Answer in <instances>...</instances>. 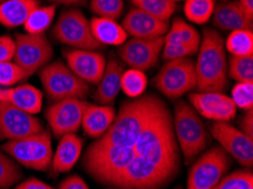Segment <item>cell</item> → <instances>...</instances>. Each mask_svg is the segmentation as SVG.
Returning a JSON list of instances; mask_svg holds the SVG:
<instances>
[{
  "label": "cell",
  "instance_id": "obj_18",
  "mask_svg": "<svg viewBox=\"0 0 253 189\" xmlns=\"http://www.w3.org/2000/svg\"><path fill=\"white\" fill-rule=\"evenodd\" d=\"M67 66L87 84H99L106 68V58L92 50L66 49L64 51Z\"/></svg>",
  "mask_w": 253,
  "mask_h": 189
},
{
  "label": "cell",
  "instance_id": "obj_47",
  "mask_svg": "<svg viewBox=\"0 0 253 189\" xmlns=\"http://www.w3.org/2000/svg\"><path fill=\"white\" fill-rule=\"evenodd\" d=\"M3 1H6V0H0V3H1V2H3Z\"/></svg>",
  "mask_w": 253,
  "mask_h": 189
},
{
  "label": "cell",
  "instance_id": "obj_5",
  "mask_svg": "<svg viewBox=\"0 0 253 189\" xmlns=\"http://www.w3.org/2000/svg\"><path fill=\"white\" fill-rule=\"evenodd\" d=\"M172 127L184 161L186 164H191L208 144V132L205 123L191 104L179 101L175 104Z\"/></svg>",
  "mask_w": 253,
  "mask_h": 189
},
{
  "label": "cell",
  "instance_id": "obj_48",
  "mask_svg": "<svg viewBox=\"0 0 253 189\" xmlns=\"http://www.w3.org/2000/svg\"><path fill=\"white\" fill-rule=\"evenodd\" d=\"M113 189H120V188H113Z\"/></svg>",
  "mask_w": 253,
  "mask_h": 189
},
{
  "label": "cell",
  "instance_id": "obj_33",
  "mask_svg": "<svg viewBox=\"0 0 253 189\" xmlns=\"http://www.w3.org/2000/svg\"><path fill=\"white\" fill-rule=\"evenodd\" d=\"M228 76L236 83H253V56H232Z\"/></svg>",
  "mask_w": 253,
  "mask_h": 189
},
{
  "label": "cell",
  "instance_id": "obj_14",
  "mask_svg": "<svg viewBox=\"0 0 253 189\" xmlns=\"http://www.w3.org/2000/svg\"><path fill=\"white\" fill-rule=\"evenodd\" d=\"M165 45V38L126 40L118 49V56L123 63L132 69L147 72L157 65Z\"/></svg>",
  "mask_w": 253,
  "mask_h": 189
},
{
  "label": "cell",
  "instance_id": "obj_45",
  "mask_svg": "<svg viewBox=\"0 0 253 189\" xmlns=\"http://www.w3.org/2000/svg\"><path fill=\"white\" fill-rule=\"evenodd\" d=\"M52 5H65V6H78L85 5L86 0H48Z\"/></svg>",
  "mask_w": 253,
  "mask_h": 189
},
{
  "label": "cell",
  "instance_id": "obj_32",
  "mask_svg": "<svg viewBox=\"0 0 253 189\" xmlns=\"http://www.w3.org/2000/svg\"><path fill=\"white\" fill-rule=\"evenodd\" d=\"M135 8L145 11L164 22H168L176 10V3L170 0H131Z\"/></svg>",
  "mask_w": 253,
  "mask_h": 189
},
{
  "label": "cell",
  "instance_id": "obj_17",
  "mask_svg": "<svg viewBox=\"0 0 253 189\" xmlns=\"http://www.w3.org/2000/svg\"><path fill=\"white\" fill-rule=\"evenodd\" d=\"M190 104L197 113L213 121H231L236 115V106L231 96L220 92H198L189 95Z\"/></svg>",
  "mask_w": 253,
  "mask_h": 189
},
{
  "label": "cell",
  "instance_id": "obj_29",
  "mask_svg": "<svg viewBox=\"0 0 253 189\" xmlns=\"http://www.w3.org/2000/svg\"><path fill=\"white\" fill-rule=\"evenodd\" d=\"M225 48L232 56H253V32L250 30L231 32L226 38Z\"/></svg>",
  "mask_w": 253,
  "mask_h": 189
},
{
  "label": "cell",
  "instance_id": "obj_7",
  "mask_svg": "<svg viewBox=\"0 0 253 189\" xmlns=\"http://www.w3.org/2000/svg\"><path fill=\"white\" fill-rule=\"evenodd\" d=\"M44 93L53 102L66 99H82L89 95L90 86L61 61L45 65L40 69Z\"/></svg>",
  "mask_w": 253,
  "mask_h": 189
},
{
  "label": "cell",
  "instance_id": "obj_37",
  "mask_svg": "<svg viewBox=\"0 0 253 189\" xmlns=\"http://www.w3.org/2000/svg\"><path fill=\"white\" fill-rule=\"evenodd\" d=\"M30 76L13 61H0V86H11Z\"/></svg>",
  "mask_w": 253,
  "mask_h": 189
},
{
  "label": "cell",
  "instance_id": "obj_15",
  "mask_svg": "<svg viewBox=\"0 0 253 189\" xmlns=\"http://www.w3.org/2000/svg\"><path fill=\"white\" fill-rule=\"evenodd\" d=\"M89 102L82 99H66L53 102L45 111V119L57 137L75 134L82 125V118Z\"/></svg>",
  "mask_w": 253,
  "mask_h": 189
},
{
  "label": "cell",
  "instance_id": "obj_20",
  "mask_svg": "<svg viewBox=\"0 0 253 189\" xmlns=\"http://www.w3.org/2000/svg\"><path fill=\"white\" fill-rule=\"evenodd\" d=\"M0 102L26 111L31 114L39 113L43 103V94L36 86L23 84L20 86H0Z\"/></svg>",
  "mask_w": 253,
  "mask_h": 189
},
{
  "label": "cell",
  "instance_id": "obj_3",
  "mask_svg": "<svg viewBox=\"0 0 253 189\" xmlns=\"http://www.w3.org/2000/svg\"><path fill=\"white\" fill-rule=\"evenodd\" d=\"M195 63L199 92H223L228 85V61L223 37L213 29H205Z\"/></svg>",
  "mask_w": 253,
  "mask_h": 189
},
{
  "label": "cell",
  "instance_id": "obj_28",
  "mask_svg": "<svg viewBox=\"0 0 253 189\" xmlns=\"http://www.w3.org/2000/svg\"><path fill=\"white\" fill-rule=\"evenodd\" d=\"M56 16V6L37 7L24 23V29L29 34H44Z\"/></svg>",
  "mask_w": 253,
  "mask_h": 189
},
{
  "label": "cell",
  "instance_id": "obj_25",
  "mask_svg": "<svg viewBox=\"0 0 253 189\" xmlns=\"http://www.w3.org/2000/svg\"><path fill=\"white\" fill-rule=\"evenodd\" d=\"M37 7L38 0H6L0 3V24L8 29L24 25Z\"/></svg>",
  "mask_w": 253,
  "mask_h": 189
},
{
  "label": "cell",
  "instance_id": "obj_34",
  "mask_svg": "<svg viewBox=\"0 0 253 189\" xmlns=\"http://www.w3.org/2000/svg\"><path fill=\"white\" fill-rule=\"evenodd\" d=\"M23 171L13 157L0 151V189H9L22 179Z\"/></svg>",
  "mask_w": 253,
  "mask_h": 189
},
{
  "label": "cell",
  "instance_id": "obj_8",
  "mask_svg": "<svg viewBox=\"0 0 253 189\" xmlns=\"http://www.w3.org/2000/svg\"><path fill=\"white\" fill-rule=\"evenodd\" d=\"M52 37L61 44L73 49L95 51L103 48L92 34L90 21L80 9L63 11L52 28Z\"/></svg>",
  "mask_w": 253,
  "mask_h": 189
},
{
  "label": "cell",
  "instance_id": "obj_11",
  "mask_svg": "<svg viewBox=\"0 0 253 189\" xmlns=\"http://www.w3.org/2000/svg\"><path fill=\"white\" fill-rule=\"evenodd\" d=\"M174 176L163 170L152 162L139 155L132 160L109 186L120 189H160L169 183Z\"/></svg>",
  "mask_w": 253,
  "mask_h": 189
},
{
  "label": "cell",
  "instance_id": "obj_44",
  "mask_svg": "<svg viewBox=\"0 0 253 189\" xmlns=\"http://www.w3.org/2000/svg\"><path fill=\"white\" fill-rule=\"evenodd\" d=\"M247 16L253 21V0H237Z\"/></svg>",
  "mask_w": 253,
  "mask_h": 189
},
{
  "label": "cell",
  "instance_id": "obj_39",
  "mask_svg": "<svg viewBox=\"0 0 253 189\" xmlns=\"http://www.w3.org/2000/svg\"><path fill=\"white\" fill-rule=\"evenodd\" d=\"M197 52H198L197 49L191 48L189 45L165 43L162 51V57L165 61H170V60L181 59V58L190 57Z\"/></svg>",
  "mask_w": 253,
  "mask_h": 189
},
{
  "label": "cell",
  "instance_id": "obj_10",
  "mask_svg": "<svg viewBox=\"0 0 253 189\" xmlns=\"http://www.w3.org/2000/svg\"><path fill=\"white\" fill-rule=\"evenodd\" d=\"M232 160L220 146H212L194 162L187 177V189H213L224 178Z\"/></svg>",
  "mask_w": 253,
  "mask_h": 189
},
{
  "label": "cell",
  "instance_id": "obj_35",
  "mask_svg": "<svg viewBox=\"0 0 253 189\" xmlns=\"http://www.w3.org/2000/svg\"><path fill=\"white\" fill-rule=\"evenodd\" d=\"M213 189H253L252 169L244 168L229 173Z\"/></svg>",
  "mask_w": 253,
  "mask_h": 189
},
{
  "label": "cell",
  "instance_id": "obj_43",
  "mask_svg": "<svg viewBox=\"0 0 253 189\" xmlns=\"http://www.w3.org/2000/svg\"><path fill=\"white\" fill-rule=\"evenodd\" d=\"M15 189H55L50 185L43 183L37 178H29L23 181L20 185H17Z\"/></svg>",
  "mask_w": 253,
  "mask_h": 189
},
{
  "label": "cell",
  "instance_id": "obj_21",
  "mask_svg": "<svg viewBox=\"0 0 253 189\" xmlns=\"http://www.w3.org/2000/svg\"><path fill=\"white\" fill-rule=\"evenodd\" d=\"M212 23L218 30L226 32L253 29V21L245 15L237 0L221 2L214 7Z\"/></svg>",
  "mask_w": 253,
  "mask_h": 189
},
{
  "label": "cell",
  "instance_id": "obj_9",
  "mask_svg": "<svg viewBox=\"0 0 253 189\" xmlns=\"http://www.w3.org/2000/svg\"><path fill=\"white\" fill-rule=\"evenodd\" d=\"M152 84L168 99L181 98L197 86L195 63L190 57L166 61Z\"/></svg>",
  "mask_w": 253,
  "mask_h": 189
},
{
  "label": "cell",
  "instance_id": "obj_36",
  "mask_svg": "<svg viewBox=\"0 0 253 189\" xmlns=\"http://www.w3.org/2000/svg\"><path fill=\"white\" fill-rule=\"evenodd\" d=\"M90 9L97 17L112 18L116 21L124 10V0H91Z\"/></svg>",
  "mask_w": 253,
  "mask_h": 189
},
{
  "label": "cell",
  "instance_id": "obj_38",
  "mask_svg": "<svg viewBox=\"0 0 253 189\" xmlns=\"http://www.w3.org/2000/svg\"><path fill=\"white\" fill-rule=\"evenodd\" d=\"M231 99L236 108L245 111L253 109V83H236Z\"/></svg>",
  "mask_w": 253,
  "mask_h": 189
},
{
  "label": "cell",
  "instance_id": "obj_30",
  "mask_svg": "<svg viewBox=\"0 0 253 189\" xmlns=\"http://www.w3.org/2000/svg\"><path fill=\"white\" fill-rule=\"evenodd\" d=\"M214 0H186L184 5V14L190 22L195 24H206L212 17Z\"/></svg>",
  "mask_w": 253,
  "mask_h": 189
},
{
  "label": "cell",
  "instance_id": "obj_26",
  "mask_svg": "<svg viewBox=\"0 0 253 189\" xmlns=\"http://www.w3.org/2000/svg\"><path fill=\"white\" fill-rule=\"evenodd\" d=\"M90 26L95 40L102 45H122L128 38L123 26L112 18L93 17Z\"/></svg>",
  "mask_w": 253,
  "mask_h": 189
},
{
  "label": "cell",
  "instance_id": "obj_13",
  "mask_svg": "<svg viewBox=\"0 0 253 189\" xmlns=\"http://www.w3.org/2000/svg\"><path fill=\"white\" fill-rule=\"evenodd\" d=\"M210 133L220 148L235 159L243 168L253 165V138L249 137L228 121H213Z\"/></svg>",
  "mask_w": 253,
  "mask_h": 189
},
{
  "label": "cell",
  "instance_id": "obj_40",
  "mask_svg": "<svg viewBox=\"0 0 253 189\" xmlns=\"http://www.w3.org/2000/svg\"><path fill=\"white\" fill-rule=\"evenodd\" d=\"M16 44L9 36L0 37V61H13Z\"/></svg>",
  "mask_w": 253,
  "mask_h": 189
},
{
  "label": "cell",
  "instance_id": "obj_6",
  "mask_svg": "<svg viewBox=\"0 0 253 189\" xmlns=\"http://www.w3.org/2000/svg\"><path fill=\"white\" fill-rule=\"evenodd\" d=\"M1 150L10 157L25 168L37 171H47L51 167L52 143L49 130L39 134L8 141L2 145Z\"/></svg>",
  "mask_w": 253,
  "mask_h": 189
},
{
  "label": "cell",
  "instance_id": "obj_31",
  "mask_svg": "<svg viewBox=\"0 0 253 189\" xmlns=\"http://www.w3.org/2000/svg\"><path fill=\"white\" fill-rule=\"evenodd\" d=\"M148 78L144 72L137 69H128L123 73L121 79V90L129 98H139L147 90Z\"/></svg>",
  "mask_w": 253,
  "mask_h": 189
},
{
  "label": "cell",
  "instance_id": "obj_4",
  "mask_svg": "<svg viewBox=\"0 0 253 189\" xmlns=\"http://www.w3.org/2000/svg\"><path fill=\"white\" fill-rule=\"evenodd\" d=\"M134 148L92 143L83 156L82 165L98 183L109 186L115 177L131 163L135 157Z\"/></svg>",
  "mask_w": 253,
  "mask_h": 189
},
{
  "label": "cell",
  "instance_id": "obj_12",
  "mask_svg": "<svg viewBox=\"0 0 253 189\" xmlns=\"http://www.w3.org/2000/svg\"><path fill=\"white\" fill-rule=\"evenodd\" d=\"M14 63L30 75L48 65L53 57L52 45L44 34H16Z\"/></svg>",
  "mask_w": 253,
  "mask_h": 189
},
{
  "label": "cell",
  "instance_id": "obj_19",
  "mask_svg": "<svg viewBox=\"0 0 253 189\" xmlns=\"http://www.w3.org/2000/svg\"><path fill=\"white\" fill-rule=\"evenodd\" d=\"M123 29L132 38H153L166 36L169 24L145 11L133 8L123 19Z\"/></svg>",
  "mask_w": 253,
  "mask_h": 189
},
{
  "label": "cell",
  "instance_id": "obj_16",
  "mask_svg": "<svg viewBox=\"0 0 253 189\" xmlns=\"http://www.w3.org/2000/svg\"><path fill=\"white\" fill-rule=\"evenodd\" d=\"M43 130V123L34 114L0 102V141L21 140Z\"/></svg>",
  "mask_w": 253,
  "mask_h": 189
},
{
  "label": "cell",
  "instance_id": "obj_1",
  "mask_svg": "<svg viewBox=\"0 0 253 189\" xmlns=\"http://www.w3.org/2000/svg\"><path fill=\"white\" fill-rule=\"evenodd\" d=\"M133 148L136 155L176 176L179 168L178 145L171 115L164 102L145 126Z\"/></svg>",
  "mask_w": 253,
  "mask_h": 189
},
{
  "label": "cell",
  "instance_id": "obj_49",
  "mask_svg": "<svg viewBox=\"0 0 253 189\" xmlns=\"http://www.w3.org/2000/svg\"><path fill=\"white\" fill-rule=\"evenodd\" d=\"M178 189H181V188H178Z\"/></svg>",
  "mask_w": 253,
  "mask_h": 189
},
{
  "label": "cell",
  "instance_id": "obj_2",
  "mask_svg": "<svg viewBox=\"0 0 253 189\" xmlns=\"http://www.w3.org/2000/svg\"><path fill=\"white\" fill-rule=\"evenodd\" d=\"M162 103V100L153 94L141 95L133 101L125 102L108 130L97 142L133 148Z\"/></svg>",
  "mask_w": 253,
  "mask_h": 189
},
{
  "label": "cell",
  "instance_id": "obj_42",
  "mask_svg": "<svg viewBox=\"0 0 253 189\" xmlns=\"http://www.w3.org/2000/svg\"><path fill=\"white\" fill-rule=\"evenodd\" d=\"M240 130L243 132L249 137L253 138V111L248 110L240 119Z\"/></svg>",
  "mask_w": 253,
  "mask_h": 189
},
{
  "label": "cell",
  "instance_id": "obj_24",
  "mask_svg": "<svg viewBox=\"0 0 253 189\" xmlns=\"http://www.w3.org/2000/svg\"><path fill=\"white\" fill-rule=\"evenodd\" d=\"M116 118V111L112 106L90 104L82 118V127L87 136L99 138L105 134Z\"/></svg>",
  "mask_w": 253,
  "mask_h": 189
},
{
  "label": "cell",
  "instance_id": "obj_22",
  "mask_svg": "<svg viewBox=\"0 0 253 189\" xmlns=\"http://www.w3.org/2000/svg\"><path fill=\"white\" fill-rule=\"evenodd\" d=\"M124 72V66L121 61L115 57L110 58L94 93L95 101L102 106L114 104L121 91V79Z\"/></svg>",
  "mask_w": 253,
  "mask_h": 189
},
{
  "label": "cell",
  "instance_id": "obj_27",
  "mask_svg": "<svg viewBox=\"0 0 253 189\" xmlns=\"http://www.w3.org/2000/svg\"><path fill=\"white\" fill-rule=\"evenodd\" d=\"M165 38V43L189 45L191 48L199 49L201 41L200 33L192 25L183 21L182 18H175L171 26L168 29Z\"/></svg>",
  "mask_w": 253,
  "mask_h": 189
},
{
  "label": "cell",
  "instance_id": "obj_46",
  "mask_svg": "<svg viewBox=\"0 0 253 189\" xmlns=\"http://www.w3.org/2000/svg\"><path fill=\"white\" fill-rule=\"evenodd\" d=\"M172 2H176V1H182V0H170Z\"/></svg>",
  "mask_w": 253,
  "mask_h": 189
},
{
  "label": "cell",
  "instance_id": "obj_41",
  "mask_svg": "<svg viewBox=\"0 0 253 189\" xmlns=\"http://www.w3.org/2000/svg\"><path fill=\"white\" fill-rule=\"evenodd\" d=\"M59 189H90L85 181L78 175L70 176L59 185Z\"/></svg>",
  "mask_w": 253,
  "mask_h": 189
},
{
  "label": "cell",
  "instance_id": "obj_23",
  "mask_svg": "<svg viewBox=\"0 0 253 189\" xmlns=\"http://www.w3.org/2000/svg\"><path fill=\"white\" fill-rule=\"evenodd\" d=\"M83 140L76 134H66L61 136L52 156L51 169L55 173H65L72 170L81 156Z\"/></svg>",
  "mask_w": 253,
  "mask_h": 189
}]
</instances>
